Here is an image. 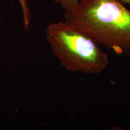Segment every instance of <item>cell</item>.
I'll use <instances>...</instances> for the list:
<instances>
[{
  "label": "cell",
  "mask_w": 130,
  "mask_h": 130,
  "mask_svg": "<svg viewBox=\"0 0 130 130\" xmlns=\"http://www.w3.org/2000/svg\"><path fill=\"white\" fill-rule=\"evenodd\" d=\"M64 21L101 46L119 56L130 55V10L119 0H84Z\"/></svg>",
  "instance_id": "1"
},
{
  "label": "cell",
  "mask_w": 130,
  "mask_h": 130,
  "mask_svg": "<svg viewBox=\"0 0 130 130\" xmlns=\"http://www.w3.org/2000/svg\"><path fill=\"white\" fill-rule=\"evenodd\" d=\"M45 37L63 69L72 73L98 74L109 65V57L90 37L65 21L47 26Z\"/></svg>",
  "instance_id": "2"
},
{
  "label": "cell",
  "mask_w": 130,
  "mask_h": 130,
  "mask_svg": "<svg viewBox=\"0 0 130 130\" xmlns=\"http://www.w3.org/2000/svg\"><path fill=\"white\" fill-rule=\"evenodd\" d=\"M20 4L22 13V19L24 29L26 31L30 30L31 26V14L30 10L28 7V3L27 0H18Z\"/></svg>",
  "instance_id": "3"
},
{
  "label": "cell",
  "mask_w": 130,
  "mask_h": 130,
  "mask_svg": "<svg viewBox=\"0 0 130 130\" xmlns=\"http://www.w3.org/2000/svg\"><path fill=\"white\" fill-rule=\"evenodd\" d=\"M84 1V0H54L57 4L60 5L64 10V13L74 12Z\"/></svg>",
  "instance_id": "4"
},
{
  "label": "cell",
  "mask_w": 130,
  "mask_h": 130,
  "mask_svg": "<svg viewBox=\"0 0 130 130\" xmlns=\"http://www.w3.org/2000/svg\"><path fill=\"white\" fill-rule=\"evenodd\" d=\"M119 1L123 3V4H126L130 6V0H119Z\"/></svg>",
  "instance_id": "5"
}]
</instances>
